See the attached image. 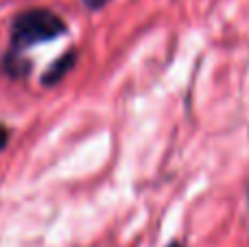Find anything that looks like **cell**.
<instances>
[{
  "label": "cell",
  "mask_w": 249,
  "mask_h": 247,
  "mask_svg": "<svg viewBox=\"0 0 249 247\" xmlns=\"http://www.w3.org/2000/svg\"><path fill=\"white\" fill-rule=\"evenodd\" d=\"M74 61H77V55H74V51L66 53V55H61L59 59L55 61V64L51 66V68L46 70V74H44V86H55V83H59L61 79L66 77V74L72 70Z\"/></svg>",
  "instance_id": "7a4b0ae2"
},
{
  "label": "cell",
  "mask_w": 249,
  "mask_h": 247,
  "mask_svg": "<svg viewBox=\"0 0 249 247\" xmlns=\"http://www.w3.org/2000/svg\"><path fill=\"white\" fill-rule=\"evenodd\" d=\"M107 2H109V0H83V4H86L88 9H92V11H96V9H103Z\"/></svg>",
  "instance_id": "3957f363"
},
{
  "label": "cell",
  "mask_w": 249,
  "mask_h": 247,
  "mask_svg": "<svg viewBox=\"0 0 249 247\" xmlns=\"http://www.w3.org/2000/svg\"><path fill=\"white\" fill-rule=\"evenodd\" d=\"M168 247H184V245H181V243H177V241H175V243H171Z\"/></svg>",
  "instance_id": "5b68a950"
},
{
  "label": "cell",
  "mask_w": 249,
  "mask_h": 247,
  "mask_svg": "<svg viewBox=\"0 0 249 247\" xmlns=\"http://www.w3.org/2000/svg\"><path fill=\"white\" fill-rule=\"evenodd\" d=\"M66 33V22L51 9H26L11 24V48L13 53L26 51L44 42H53Z\"/></svg>",
  "instance_id": "6da1fadb"
},
{
  "label": "cell",
  "mask_w": 249,
  "mask_h": 247,
  "mask_svg": "<svg viewBox=\"0 0 249 247\" xmlns=\"http://www.w3.org/2000/svg\"><path fill=\"white\" fill-rule=\"evenodd\" d=\"M7 140H9V131L4 129V125H0V151L7 147Z\"/></svg>",
  "instance_id": "277c9868"
}]
</instances>
